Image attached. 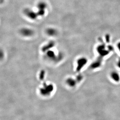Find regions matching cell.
I'll list each match as a JSON object with an SVG mask.
<instances>
[{"label":"cell","mask_w":120,"mask_h":120,"mask_svg":"<svg viewBox=\"0 0 120 120\" xmlns=\"http://www.w3.org/2000/svg\"><path fill=\"white\" fill-rule=\"evenodd\" d=\"M87 60L86 58H81L78 59L77 61V71H80L83 67L86 65L87 63Z\"/></svg>","instance_id":"1"},{"label":"cell","mask_w":120,"mask_h":120,"mask_svg":"<svg viewBox=\"0 0 120 120\" xmlns=\"http://www.w3.org/2000/svg\"><path fill=\"white\" fill-rule=\"evenodd\" d=\"M24 13L26 16L31 19H35L38 17V13L29 9H27L24 10Z\"/></svg>","instance_id":"2"},{"label":"cell","mask_w":120,"mask_h":120,"mask_svg":"<svg viewBox=\"0 0 120 120\" xmlns=\"http://www.w3.org/2000/svg\"><path fill=\"white\" fill-rule=\"evenodd\" d=\"M110 77L112 80L116 82H119L120 81V76L119 74L117 71H113L110 73Z\"/></svg>","instance_id":"3"},{"label":"cell","mask_w":120,"mask_h":120,"mask_svg":"<svg viewBox=\"0 0 120 120\" xmlns=\"http://www.w3.org/2000/svg\"><path fill=\"white\" fill-rule=\"evenodd\" d=\"M20 33L24 36H30L33 34V31L29 28H23L21 30Z\"/></svg>","instance_id":"4"},{"label":"cell","mask_w":120,"mask_h":120,"mask_svg":"<svg viewBox=\"0 0 120 120\" xmlns=\"http://www.w3.org/2000/svg\"><path fill=\"white\" fill-rule=\"evenodd\" d=\"M101 65V60H97L94 61L91 65V68L92 69H96L99 68Z\"/></svg>","instance_id":"5"},{"label":"cell","mask_w":120,"mask_h":120,"mask_svg":"<svg viewBox=\"0 0 120 120\" xmlns=\"http://www.w3.org/2000/svg\"><path fill=\"white\" fill-rule=\"evenodd\" d=\"M54 44V42H52V41H51V42H49V44H48L47 45H45L44 47H43V49H42L43 51H45L46 50H48V48H50V49L53 46Z\"/></svg>","instance_id":"6"},{"label":"cell","mask_w":120,"mask_h":120,"mask_svg":"<svg viewBox=\"0 0 120 120\" xmlns=\"http://www.w3.org/2000/svg\"><path fill=\"white\" fill-rule=\"evenodd\" d=\"M47 33L50 35H55L56 34V31L53 28H49L47 30Z\"/></svg>","instance_id":"7"},{"label":"cell","mask_w":120,"mask_h":120,"mask_svg":"<svg viewBox=\"0 0 120 120\" xmlns=\"http://www.w3.org/2000/svg\"><path fill=\"white\" fill-rule=\"evenodd\" d=\"M46 7V4L44 2H41L38 4V7L39 9L45 10Z\"/></svg>","instance_id":"8"},{"label":"cell","mask_w":120,"mask_h":120,"mask_svg":"<svg viewBox=\"0 0 120 120\" xmlns=\"http://www.w3.org/2000/svg\"><path fill=\"white\" fill-rule=\"evenodd\" d=\"M38 15L39 16H42L44 15L45 13V10H42V9H39L38 11Z\"/></svg>","instance_id":"9"},{"label":"cell","mask_w":120,"mask_h":120,"mask_svg":"<svg viewBox=\"0 0 120 120\" xmlns=\"http://www.w3.org/2000/svg\"><path fill=\"white\" fill-rule=\"evenodd\" d=\"M117 65L118 66V67L120 68V61H118V63H117Z\"/></svg>","instance_id":"10"}]
</instances>
